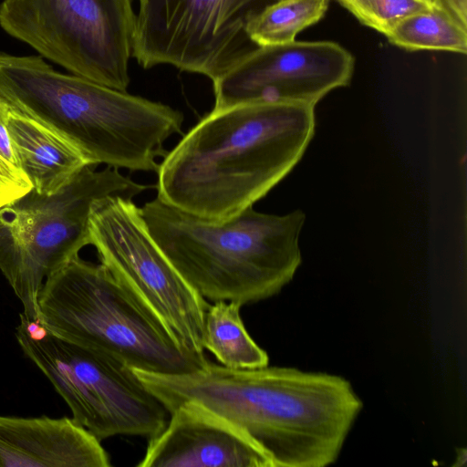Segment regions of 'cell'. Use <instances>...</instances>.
Returning a JSON list of instances; mask_svg holds the SVG:
<instances>
[{"label":"cell","mask_w":467,"mask_h":467,"mask_svg":"<svg viewBox=\"0 0 467 467\" xmlns=\"http://www.w3.org/2000/svg\"><path fill=\"white\" fill-rule=\"evenodd\" d=\"M315 130L312 106L245 103L213 109L160 163L157 197L204 219L234 217L293 171Z\"/></svg>","instance_id":"obj_2"},{"label":"cell","mask_w":467,"mask_h":467,"mask_svg":"<svg viewBox=\"0 0 467 467\" xmlns=\"http://www.w3.org/2000/svg\"><path fill=\"white\" fill-rule=\"evenodd\" d=\"M385 36L407 50L467 52V30L433 6L406 17Z\"/></svg>","instance_id":"obj_16"},{"label":"cell","mask_w":467,"mask_h":467,"mask_svg":"<svg viewBox=\"0 0 467 467\" xmlns=\"http://www.w3.org/2000/svg\"><path fill=\"white\" fill-rule=\"evenodd\" d=\"M32 189L26 174L0 155V207L24 196Z\"/></svg>","instance_id":"obj_19"},{"label":"cell","mask_w":467,"mask_h":467,"mask_svg":"<svg viewBox=\"0 0 467 467\" xmlns=\"http://www.w3.org/2000/svg\"><path fill=\"white\" fill-rule=\"evenodd\" d=\"M241 306L230 301H216L209 306L203 322L202 347L226 368L267 366L268 355L246 331L240 315Z\"/></svg>","instance_id":"obj_15"},{"label":"cell","mask_w":467,"mask_h":467,"mask_svg":"<svg viewBox=\"0 0 467 467\" xmlns=\"http://www.w3.org/2000/svg\"><path fill=\"white\" fill-rule=\"evenodd\" d=\"M88 228L100 264L184 349L206 360L202 340L210 305L164 254L132 199L97 201Z\"/></svg>","instance_id":"obj_8"},{"label":"cell","mask_w":467,"mask_h":467,"mask_svg":"<svg viewBox=\"0 0 467 467\" xmlns=\"http://www.w3.org/2000/svg\"><path fill=\"white\" fill-rule=\"evenodd\" d=\"M362 24L387 35L406 17L427 9L422 0H338Z\"/></svg>","instance_id":"obj_18"},{"label":"cell","mask_w":467,"mask_h":467,"mask_svg":"<svg viewBox=\"0 0 467 467\" xmlns=\"http://www.w3.org/2000/svg\"><path fill=\"white\" fill-rule=\"evenodd\" d=\"M37 321L57 337L131 368L187 373L207 362L184 349L102 265L74 256L44 281Z\"/></svg>","instance_id":"obj_5"},{"label":"cell","mask_w":467,"mask_h":467,"mask_svg":"<svg viewBox=\"0 0 467 467\" xmlns=\"http://www.w3.org/2000/svg\"><path fill=\"white\" fill-rule=\"evenodd\" d=\"M329 0H280L264 10L247 27L257 47L292 42L325 15Z\"/></svg>","instance_id":"obj_17"},{"label":"cell","mask_w":467,"mask_h":467,"mask_svg":"<svg viewBox=\"0 0 467 467\" xmlns=\"http://www.w3.org/2000/svg\"><path fill=\"white\" fill-rule=\"evenodd\" d=\"M422 1H424L425 3H427V4L431 5L432 0H422Z\"/></svg>","instance_id":"obj_22"},{"label":"cell","mask_w":467,"mask_h":467,"mask_svg":"<svg viewBox=\"0 0 467 467\" xmlns=\"http://www.w3.org/2000/svg\"><path fill=\"white\" fill-rule=\"evenodd\" d=\"M353 69L352 55L330 41L257 47L213 81V109L245 103L316 107L331 90L348 85Z\"/></svg>","instance_id":"obj_11"},{"label":"cell","mask_w":467,"mask_h":467,"mask_svg":"<svg viewBox=\"0 0 467 467\" xmlns=\"http://www.w3.org/2000/svg\"><path fill=\"white\" fill-rule=\"evenodd\" d=\"M133 0H3L0 26L74 75L127 91Z\"/></svg>","instance_id":"obj_9"},{"label":"cell","mask_w":467,"mask_h":467,"mask_svg":"<svg viewBox=\"0 0 467 467\" xmlns=\"http://www.w3.org/2000/svg\"><path fill=\"white\" fill-rule=\"evenodd\" d=\"M164 254L202 297L241 306L278 294L302 263V210L285 214L253 206L223 221L196 216L158 197L140 208Z\"/></svg>","instance_id":"obj_4"},{"label":"cell","mask_w":467,"mask_h":467,"mask_svg":"<svg viewBox=\"0 0 467 467\" xmlns=\"http://www.w3.org/2000/svg\"><path fill=\"white\" fill-rule=\"evenodd\" d=\"M431 6L467 30V0H432Z\"/></svg>","instance_id":"obj_21"},{"label":"cell","mask_w":467,"mask_h":467,"mask_svg":"<svg viewBox=\"0 0 467 467\" xmlns=\"http://www.w3.org/2000/svg\"><path fill=\"white\" fill-rule=\"evenodd\" d=\"M107 451L72 418L0 415V467H109Z\"/></svg>","instance_id":"obj_13"},{"label":"cell","mask_w":467,"mask_h":467,"mask_svg":"<svg viewBox=\"0 0 467 467\" xmlns=\"http://www.w3.org/2000/svg\"><path fill=\"white\" fill-rule=\"evenodd\" d=\"M0 98L53 130L90 165L156 171L183 115L169 105L54 70L40 57L0 53Z\"/></svg>","instance_id":"obj_3"},{"label":"cell","mask_w":467,"mask_h":467,"mask_svg":"<svg viewBox=\"0 0 467 467\" xmlns=\"http://www.w3.org/2000/svg\"><path fill=\"white\" fill-rule=\"evenodd\" d=\"M137 466L272 467V463L238 427L187 402L171 411L164 428L149 438Z\"/></svg>","instance_id":"obj_12"},{"label":"cell","mask_w":467,"mask_h":467,"mask_svg":"<svg viewBox=\"0 0 467 467\" xmlns=\"http://www.w3.org/2000/svg\"><path fill=\"white\" fill-rule=\"evenodd\" d=\"M7 129L20 170L41 195L57 193L90 165L64 138L11 108Z\"/></svg>","instance_id":"obj_14"},{"label":"cell","mask_w":467,"mask_h":467,"mask_svg":"<svg viewBox=\"0 0 467 467\" xmlns=\"http://www.w3.org/2000/svg\"><path fill=\"white\" fill-rule=\"evenodd\" d=\"M87 165L60 192L34 189L0 207V271L23 306L37 320V296L45 279L90 244L93 204L109 196L133 199L151 185L132 181L107 166Z\"/></svg>","instance_id":"obj_6"},{"label":"cell","mask_w":467,"mask_h":467,"mask_svg":"<svg viewBox=\"0 0 467 467\" xmlns=\"http://www.w3.org/2000/svg\"><path fill=\"white\" fill-rule=\"evenodd\" d=\"M9 110L10 107L8 104L0 98V155L11 164L20 169L7 129Z\"/></svg>","instance_id":"obj_20"},{"label":"cell","mask_w":467,"mask_h":467,"mask_svg":"<svg viewBox=\"0 0 467 467\" xmlns=\"http://www.w3.org/2000/svg\"><path fill=\"white\" fill-rule=\"evenodd\" d=\"M137 376L169 412L195 403L238 427L272 467L334 463L363 407L345 378L295 368L240 369L207 360L187 373Z\"/></svg>","instance_id":"obj_1"},{"label":"cell","mask_w":467,"mask_h":467,"mask_svg":"<svg viewBox=\"0 0 467 467\" xmlns=\"http://www.w3.org/2000/svg\"><path fill=\"white\" fill-rule=\"evenodd\" d=\"M15 335L66 401L72 419L99 441L116 435L150 438L168 422L170 412L124 363L60 338L22 313Z\"/></svg>","instance_id":"obj_7"},{"label":"cell","mask_w":467,"mask_h":467,"mask_svg":"<svg viewBox=\"0 0 467 467\" xmlns=\"http://www.w3.org/2000/svg\"><path fill=\"white\" fill-rule=\"evenodd\" d=\"M132 57L214 81L254 50L249 24L280 0H138Z\"/></svg>","instance_id":"obj_10"}]
</instances>
